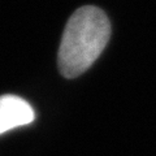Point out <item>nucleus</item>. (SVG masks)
<instances>
[{
    "label": "nucleus",
    "mask_w": 156,
    "mask_h": 156,
    "mask_svg": "<svg viewBox=\"0 0 156 156\" xmlns=\"http://www.w3.org/2000/svg\"><path fill=\"white\" fill-rule=\"evenodd\" d=\"M35 119L33 107L16 95L0 96V134L25 126Z\"/></svg>",
    "instance_id": "nucleus-2"
},
{
    "label": "nucleus",
    "mask_w": 156,
    "mask_h": 156,
    "mask_svg": "<svg viewBox=\"0 0 156 156\" xmlns=\"http://www.w3.org/2000/svg\"><path fill=\"white\" fill-rule=\"evenodd\" d=\"M111 37V23L101 9L82 7L69 18L58 48V69L76 78L96 61Z\"/></svg>",
    "instance_id": "nucleus-1"
}]
</instances>
